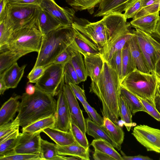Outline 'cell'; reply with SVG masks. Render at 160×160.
I'll return each mask as SVG.
<instances>
[{
    "label": "cell",
    "mask_w": 160,
    "mask_h": 160,
    "mask_svg": "<svg viewBox=\"0 0 160 160\" xmlns=\"http://www.w3.org/2000/svg\"><path fill=\"white\" fill-rule=\"evenodd\" d=\"M124 14L112 13L103 17L97 22H91L83 18L75 17L72 27L93 43L100 52L114 37L130 28Z\"/></svg>",
    "instance_id": "cell-1"
},
{
    "label": "cell",
    "mask_w": 160,
    "mask_h": 160,
    "mask_svg": "<svg viewBox=\"0 0 160 160\" xmlns=\"http://www.w3.org/2000/svg\"><path fill=\"white\" fill-rule=\"evenodd\" d=\"M121 87L118 73L104 61L98 82H91L89 88L90 92L96 95L102 102L103 118H108L116 124L119 117Z\"/></svg>",
    "instance_id": "cell-2"
},
{
    "label": "cell",
    "mask_w": 160,
    "mask_h": 160,
    "mask_svg": "<svg viewBox=\"0 0 160 160\" xmlns=\"http://www.w3.org/2000/svg\"><path fill=\"white\" fill-rule=\"evenodd\" d=\"M18 114L20 126L25 127L31 123L51 115H55L57 101L53 97L36 88L35 93L26 92L21 96Z\"/></svg>",
    "instance_id": "cell-3"
},
{
    "label": "cell",
    "mask_w": 160,
    "mask_h": 160,
    "mask_svg": "<svg viewBox=\"0 0 160 160\" xmlns=\"http://www.w3.org/2000/svg\"><path fill=\"white\" fill-rule=\"evenodd\" d=\"M75 32L72 26L63 27L43 35L33 67H46L52 64L57 56L71 44Z\"/></svg>",
    "instance_id": "cell-4"
},
{
    "label": "cell",
    "mask_w": 160,
    "mask_h": 160,
    "mask_svg": "<svg viewBox=\"0 0 160 160\" xmlns=\"http://www.w3.org/2000/svg\"><path fill=\"white\" fill-rule=\"evenodd\" d=\"M43 37L38 16L31 22L13 31L6 49L22 52L26 54L34 52L38 53Z\"/></svg>",
    "instance_id": "cell-5"
},
{
    "label": "cell",
    "mask_w": 160,
    "mask_h": 160,
    "mask_svg": "<svg viewBox=\"0 0 160 160\" xmlns=\"http://www.w3.org/2000/svg\"><path fill=\"white\" fill-rule=\"evenodd\" d=\"M158 81L155 72L145 73L136 69L123 78L121 85L156 107L154 98Z\"/></svg>",
    "instance_id": "cell-6"
},
{
    "label": "cell",
    "mask_w": 160,
    "mask_h": 160,
    "mask_svg": "<svg viewBox=\"0 0 160 160\" xmlns=\"http://www.w3.org/2000/svg\"><path fill=\"white\" fill-rule=\"evenodd\" d=\"M40 7L32 5H14L8 3L4 21L13 30L31 22L38 16Z\"/></svg>",
    "instance_id": "cell-7"
},
{
    "label": "cell",
    "mask_w": 160,
    "mask_h": 160,
    "mask_svg": "<svg viewBox=\"0 0 160 160\" xmlns=\"http://www.w3.org/2000/svg\"><path fill=\"white\" fill-rule=\"evenodd\" d=\"M64 65L52 64L45 67L44 74L36 83V88L53 97L58 94L63 79Z\"/></svg>",
    "instance_id": "cell-8"
},
{
    "label": "cell",
    "mask_w": 160,
    "mask_h": 160,
    "mask_svg": "<svg viewBox=\"0 0 160 160\" xmlns=\"http://www.w3.org/2000/svg\"><path fill=\"white\" fill-rule=\"evenodd\" d=\"M134 32L140 49L152 72L160 57V43L150 34L138 28Z\"/></svg>",
    "instance_id": "cell-9"
},
{
    "label": "cell",
    "mask_w": 160,
    "mask_h": 160,
    "mask_svg": "<svg viewBox=\"0 0 160 160\" xmlns=\"http://www.w3.org/2000/svg\"><path fill=\"white\" fill-rule=\"evenodd\" d=\"M132 134L147 151L160 153V129L140 125L134 128Z\"/></svg>",
    "instance_id": "cell-10"
},
{
    "label": "cell",
    "mask_w": 160,
    "mask_h": 160,
    "mask_svg": "<svg viewBox=\"0 0 160 160\" xmlns=\"http://www.w3.org/2000/svg\"><path fill=\"white\" fill-rule=\"evenodd\" d=\"M65 82L63 79L59 88L55 115L56 122L54 128L65 131H70L71 117L68 102L63 89Z\"/></svg>",
    "instance_id": "cell-11"
},
{
    "label": "cell",
    "mask_w": 160,
    "mask_h": 160,
    "mask_svg": "<svg viewBox=\"0 0 160 160\" xmlns=\"http://www.w3.org/2000/svg\"><path fill=\"white\" fill-rule=\"evenodd\" d=\"M39 7L64 26H72L75 17V11L73 8L61 7L55 0H42Z\"/></svg>",
    "instance_id": "cell-12"
},
{
    "label": "cell",
    "mask_w": 160,
    "mask_h": 160,
    "mask_svg": "<svg viewBox=\"0 0 160 160\" xmlns=\"http://www.w3.org/2000/svg\"><path fill=\"white\" fill-rule=\"evenodd\" d=\"M41 132H22L14 150V154H40Z\"/></svg>",
    "instance_id": "cell-13"
},
{
    "label": "cell",
    "mask_w": 160,
    "mask_h": 160,
    "mask_svg": "<svg viewBox=\"0 0 160 160\" xmlns=\"http://www.w3.org/2000/svg\"><path fill=\"white\" fill-rule=\"evenodd\" d=\"M63 89L69 108L71 123L77 126L84 133H86L85 120L76 97L69 84L64 83Z\"/></svg>",
    "instance_id": "cell-14"
},
{
    "label": "cell",
    "mask_w": 160,
    "mask_h": 160,
    "mask_svg": "<svg viewBox=\"0 0 160 160\" xmlns=\"http://www.w3.org/2000/svg\"><path fill=\"white\" fill-rule=\"evenodd\" d=\"M134 34V30L131 31L130 28L114 37L100 52L104 60L108 63L114 54L117 51L122 50Z\"/></svg>",
    "instance_id": "cell-15"
},
{
    "label": "cell",
    "mask_w": 160,
    "mask_h": 160,
    "mask_svg": "<svg viewBox=\"0 0 160 160\" xmlns=\"http://www.w3.org/2000/svg\"><path fill=\"white\" fill-rule=\"evenodd\" d=\"M74 29V35L70 45L73 49L79 52L84 56L101 54L99 49L96 45L79 31Z\"/></svg>",
    "instance_id": "cell-16"
},
{
    "label": "cell",
    "mask_w": 160,
    "mask_h": 160,
    "mask_svg": "<svg viewBox=\"0 0 160 160\" xmlns=\"http://www.w3.org/2000/svg\"><path fill=\"white\" fill-rule=\"evenodd\" d=\"M84 57L87 75L90 78L92 82L96 83L102 71L104 61L101 54Z\"/></svg>",
    "instance_id": "cell-17"
},
{
    "label": "cell",
    "mask_w": 160,
    "mask_h": 160,
    "mask_svg": "<svg viewBox=\"0 0 160 160\" xmlns=\"http://www.w3.org/2000/svg\"><path fill=\"white\" fill-rule=\"evenodd\" d=\"M131 0H101L94 17L112 13H122Z\"/></svg>",
    "instance_id": "cell-18"
},
{
    "label": "cell",
    "mask_w": 160,
    "mask_h": 160,
    "mask_svg": "<svg viewBox=\"0 0 160 160\" xmlns=\"http://www.w3.org/2000/svg\"><path fill=\"white\" fill-rule=\"evenodd\" d=\"M26 66L24 65L19 67L16 62L0 74L8 89L17 87L23 77Z\"/></svg>",
    "instance_id": "cell-19"
},
{
    "label": "cell",
    "mask_w": 160,
    "mask_h": 160,
    "mask_svg": "<svg viewBox=\"0 0 160 160\" xmlns=\"http://www.w3.org/2000/svg\"><path fill=\"white\" fill-rule=\"evenodd\" d=\"M159 11H158L132 19L130 23L135 28L139 29L144 32L152 34L155 32L159 17Z\"/></svg>",
    "instance_id": "cell-20"
},
{
    "label": "cell",
    "mask_w": 160,
    "mask_h": 160,
    "mask_svg": "<svg viewBox=\"0 0 160 160\" xmlns=\"http://www.w3.org/2000/svg\"><path fill=\"white\" fill-rule=\"evenodd\" d=\"M21 96L11 97L2 105L0 110V126L13 120L18 112L20 102L18 100Z\"/></svg>",
    "instance_id": "cell-21"
},
{
    "label": "cell",
    "mask_w": 160,
    "mask_h": 160,
    "mask_svg": "<svg viewBox=\"0 0 160 160\" xmlns=\"http://www.w3.org/2000/svg\"><path fill=\"white\" fill-rule=\"evenodd\" d=\"M128 42L129 49L137 69L145 73H152L140 49L135 33Z\"/></svg>",
    "instance_id": "cell-22"
},
{
    "label": "cell",
    "mask_w": 160,
    "mask_h": 160,
    "mask_svg": "<svg viewBox=\"0 0 160 160\" xmlns=\"http://www.w3.org/2000/svg\"><path fill=\"white\" fill-rule=\"evenodd\" d=\"M57 149L58 154L60 155L76 157L82 160H90L89 150L86 149L76 142L63 146L57 144Z\"/></svg>",
    "instance_id": "cell-23"
},
{
    "label": "cell",
    "mask_w": 160,
    "mask_h": 160,
    "mask_svg": "<svg viewBox=\"0 0 160 160\" xmlns=\"http://www.w3.org/2000/svg\"><path fill=\"white\" fill-rule=\"evenodd\" d=\"M87 133L95 139H101L111 143L114 148L120 150V148L110 137L102 126L94 122L90 118L85 119Z\"/></svg>",
    "instance_id": "cell-24"
},
{
    "label": "cell",
    "mask_w": 160,
    "mask_h": 160,
    "mask_svg": "<svg viewBox=\"0 0 160 160\" xmlns=\"http://www.w3.org/2000/svg\"><path fill=\"white\" fill-rule=\"evenodd\" d=\"M42 132L59 146L67 145L76 142L70 130L67 132L54 128H49L43 130Z\"/></svg>",
    "instance_id": "cell-25"
},
{
    "label": "cell",
    "mask_w": 160,
    "mask_h": 160,
    "mask_svg": "<svg viewBox=\"0 0 160 160\" xmlns=\"http://www.w3.org/2000/svg\"><path fill=\"white\" fill-rule=\"evenodd\" d=\"M38 19L40 29L43 35L59 28L65 27L40 7Z\"/></svg>",
    "instance_id": "cell-26"
},
{
    "label": "cell",
    "mask_w": 160,
    "mask_h": 160,
    "mask_svg": "<svg viewBox=\"0 0 160 160\" xmlns=\"http://www.w3.org/2000/svg\"><path fill=\"white\" fill-rule=\"evenodd\" d=\"M120 97L127 103L132 115L140 111L148 113L137 96L121 85Z\"/></svg>",
    "instance_id": "cell-27"
},
{
    "label": "cell",
    "mask_w": 160,
    "mask_h": 160,
    "mask_svg": "<svg viewBox=\"0 0 160 160\" xmlns=\"http://www.w3.org/2000/svg\"><path fill=\"white\" fill-rule=\"evenodd\" d=\"M102 126L111 139L121 148L124 139V133L121 127L106 117L103 118Z\"/></svg>",
    "instance_id": "cell-28"
},
{
    "label": "cell",
    "mask_w": 160,
    "mask_h": 160,
    "mask_svg": "<svg viewBox=\"0 0 160 160\" xmlns=\"http://www.w3.org/2000/svg\"><path fill=\"white\" fill-rule=\"evenodd\" d=\"M128 41L122 49V74L120 79L121 83L126 76L137 69L129 49Z\"/></svg>",
    "instance_id": "cell-29"
},
{
    "label": "cell",
    "mask_w": 160,
    "mask_h": 160,
    "mask_svg": "<svg viewBox=\"0 0 160 160\" xmlns=\"http://www.w3.org/2000/svg\"><path fill=\"white\" fill-rule=\"evenodd\" d=\"M26 54L23 52L8 49L0 52V74L17 62L21 57Z\"/></svg>",
    "instance_id": "cell-30"
},
{
    "label": "cell",
    "mask_w": 160,
    "mask_h": 160,
    "mask_svg": "<svg viewBox=\"0 0 160 160\" xmlns=\"http://www.w3.org/2000/svg\"><path fill=\"white\" fill-rule=\"evenodd\" d=\"M56 122L55 115H51L37 120L29 125L22 128V132L35 133L42 132L48 128H54Z\"/></svg>",
    "instance_id": "cell-31"
},
{
    "label": "cell",
    "mask_w": 160,
    "mask_h": 160,
    "mask_svg": "<svg viewBox=\"0 0 160 160\" xmlns=\"http://www.w3.org/2000/svg\"><path fill=\"white\" fill-rule=\"evenodd\" d=\"M40 156L42 160H63L62 155L58 154L57 144L41 139Z\"/></svg>",
    "instance_id": "cell-32"
},
{
    "label": "cell",
    "mask_w": 160,
    "mask_h": 160,
    "mask_svg": "<svg viewBox=\"0 0 160 160\" xmlns=\"http://www.w3.org/2000/svg\"><path fill=\"white\" fill-rule=\"evenodd\" d=\"M91 145L94 151L104 153L113 158L115 160H123L122 156L114 149V147L107 141L101 139H94Z\"/></svg>",
    "instance_id": "cell-33"
},
{
    "label": "cell",
    "mask_w": 160,
    "mask_h": 160,
    "mask_svg": "<svg viewBox=\"0 0 160 160\" xmlns=\"http://www.w3.org/2000/svg\"><path fill=\"white\" fill-rule=\"evenodd\" d=\"M70 62L82 82L85 81L88 76L82 54L74 50Z\"/></svg>",
    "instance_id": "cell-34"
},
{
    "label": "cell",
    "mask_w": 160,
    "mask_h": 160,
    "mask_svg": "<svg viewBox=\"0 0 160 160\" xmlns=\"http://www.w3.org/2000/svg\"><path fill=\"white\" fill-rule=\"evenodd\" d=\"M119 117L124 122L127 130L129 131L131 127L136 125V124L132 122V115L129 107L121 97L119 102Z\"/></svg>",
    "instance_id": "cell-35"
},
{
    "label": "cell",
    "mask_w": 160,
    "mask_h": 160,
    "mask_svg": "<svg viewBox=\"0 0 160 160\" xmlns=\"http://www.w3.org/2000/svg\"><path fill=\"white\" fill-rule=\"evenodd\" d=\"M142 8L132 18L135 19L160 10V0H142Z\"/></svg>",
    "instance_id": "cell-36"
},
{
    "label": "cell",
    "mask_w": 160,
    "mask_h": 160,
    "mask_svg": "<svg viewBox=\"0 0 160 160\" xmlns=\"http://www.w3.org/2000/svg\"><path fill=\"white\" fill-rule=\"evenodd\" d=\"M101 0H66L68 4L77 10L88 11L99 4Z\"/></svg>",
    "instance_id": "cell-37"
},
{
    "label": "cell",
    "mask_w": 160,
    "mask_h": 160,
    "mask_svg": "<svg viewBox=\"0 0 160 160\" xmlns=\"http://www.w3.org/2000/svg\"><path fill=\"white\" fill-rule=\"evenodd\" d=\"M63 78L65 83L67 84H78L82 82L70 61L64 65Z\"/></svg>",
    "instance_id": "cell-38"
},
{
    "label": "cell",
    "mask_w": 160,
    "mask_h": 160,
    "mask_svg": "<svg viewBox=\"0 0 160 160\" xmlns=\"http://www.w3.org/2000/svg\"><path fill=\"white\" fill-rule=\"evenodd\" d=\"M13 30L6 23L4 20L0 22V51L6 49Z\"/></svg>",
    "instance_id": "cell-39"
},
{
    "label": "cell",
    "mask_w": 160,
    "mask_h": 160,
    "mask_svg": "<svg viewBox=\"0 0 160 160\" xmlns=\"http://www.w3.org/2000/svg\"><path fill=\"white\" fill-rule=\"evenodd\" d=\"M19 139V135L17 138L8 139L0 143V157L14 154V150Z\"/></svg>",
    "instance_id": "cell-40"
},
{
    "label": "cell",
    "mask_w": 160,
    "mask_h": 160,
    "mask_svg": "<svg viewBox=\"0 0 160 160\" xmlns=\"http://www.w3.org/2000/svg\"><path fill=\"white\" fill-rule=\"evenodd\" d=\"M71 132L75 141L87 149L89 150V143L86 136L81 129L74 124L71 123Z\"/></svg>",
    "instance_id": "cell-41"
},
{
    "label": "cell",
    "mask_w": 160,
    "mask_h": 160,
    "mask_svg": "<svg viewBox=\"0 0 160 160\" xmlns=\"http://www.w3.org/2000/svg\"><path fill=\"white\" fill-rule=\"evenodd\" d=\"M142 8V0H131L127 5L124 14L125 18H133Z\"/></svg>",
    "instance_id": "cell-42"
},
{
    "label": "cell",
    "mask_w": 160,
    "mask_h": 160,
    "mask_svg": "<svg viewBox=\"0 0 160 160\" xmlns=\"http://www.w3.org/2000/svg\"><path fill=\"white\" fill-rule=\"evenodd\" d=\"M108 63L118 73L120 81L122 74V50L115 52Z\"/></svg>",
    "instance_id": "cell-43"
},
{
    "label": "cell",
    "mask_w": 160,
    "mask_h": 160,
    "mask_svg": "<svg viewBox=\"0 0 160 160\" xmlns=\"http://www.w3.org/2000/svg\"><path fill=\"white\" fill-rule=\"evenodd\" d=\"M0 160H42L39 154H14L0 157Z\"/></svg>",
    "instance_id": "cell-44"
},
{
    "label": "cell",
    "mask_w": 160,
    "mask_h": 160,
    "mask_svg": "<svg viewBox=\"0 0 160 160\" xmlns=\"http://www.w3.org/2000/svg\"><path fill=\"white\" fill-rule=\"evenodd\" d=\"M74 51L69 45L57 56L52 64H64L70 61Z\"/></svg>",
    "instance_id": "cell-45"
},
{
    "label": "cell",
    "mask_w": 160,
    "mask_h": 160,
    "mask_svg": "<svg viewBox=\"0 0 160 160\" xmlns=\"http://www.w3.org/2000/svg\"><path fill=\"white\" fill-rule=\"evenodd\" d=\"M19 120L17 117L11 122L0 126V138L9 133L19 129Z\"/></svg>",
    "instance_id": "cell-46"
},
{
    "label": "cell",
    "mask_w": 160,
    "mask_h": 160,
    "mask_svg": "<svg viewBox=\"0 0 160 160\" xmlns=\"http://www.w3.org/2000/svg\"><path fill=\"white\" fill-rule=\"evenodd\" d=\"M45 68L43 66L33 67L27 76L28 83H36L44 74Z\"/></svg>",
    "instance_id": "cell-47"
},
{
    "label": "cell",
    "mask_w": 160,
    "mask_h": 160,
    "mask_svg": "<svg viewBox=\"0 0 160 160\" xmlns=\"http://www.w3.org/2000/svg\"><path fill=\"white\" fill-rule=\"evenodd\" d=\"M76 98L82 104L84 109H86L87 102L84 90L77 84L70 83L69 84Z\"/></svg>",
    "instance_id": "cell-48"
},
{
    "label": "cell",
    "mask_w": 160,
    "mask_h": 160,
    "mask_svg": "<svg viewBox=\"0 0 160 160\" xmlns=\"http://www.w3.org/2000/svg\"><path fill=\"white\" fill-rule=\"evenodd\" d=\"M137 97L148 112V114L156 120L160 121V113L156 108L147 101L138 96Z\"/></svg>",
    "instance_id": "cell-49"
},
{
    "label": "cell",
    "mask_w": 160,
    "mask_h": 160,
    "mask_svg": "<svg viewBox=\"0 0 160 160\" xmlns=\"http://www.w3.org/2000/svg\"><path fill=\"white\" fill-rule=\"evenodd\" d=\"M85 111L87 113L89 118L92 121L100 126L103 123V118L100 116L93 108L89 104L86 103V109Z\"/></svg>",
    "instance_id": "cell-50"
},
{
    "label": "cell",
    "mask_w": 160,
    "mask_h": 160,
    "mask_svg": "<svg viewBox=\"0 0 160 160\" xmlns=\"http://www.w3.org/2000/svg\"><path fill=\"white\" fill-rule=\"evenodd\" d=\"M42 0H8V3L14 5H32L40 6Z\"/></svg>",
    "instance_id": "cell-51"
},
{
    "label": "cell",
    "mask_w": 160,
    "mask_h": 160,
    "mask_svg": "<svg viewBox=\"0 0 160 160\" xmlns=\"http://www.w3.org/2000/svg\"><path fill=\"white\" fill-rule=\"evenodd\" d=\"M155 107L160 113V79L158 78V81L154 98Z\"/></svg>",
    "instance_id": "cell-52"
},
{
    "label": "cell",
    "mask_w": 160,
    "mask_h": 160,
    "mask_svg": "<svg viewBox=\"0 0 160 160\" xmlns=\"http://www.w3.org/2000/svg\"><path fill=\"white\" fill-rule=\"evenodd\" d=\"M93 159L95 160H114L113 158L102 152L94 151L93 155Z\"/></svg>",
    "instance_id": "cell-53"
},
{
    "label": "cell",
    "mask_w": 160,
    "mask_h": 160,
    "mask_svg": "<svg viewBox=\"0 0 160 160\" xmlns=\"http://www.w3.org/2000/svg\"><path fill=\"white\" fill-rule=\"evenodd\" d=\"M8 0H0V22L3 21L6 15Z\"/></svg>",
    "instance_id": "cell-54"
},
{
    "label": "cell",
    "mask_w": 160,
    "mask_h": 160,
    "mask_svg": "<svg viewBox=\"0 0 160 160\" xmlns=\"http://www.w3.org/2000/svg\"><path fill=\"white\" fill-rule=\"evenodd\" d=\"M121 152L123 156H122L123 160H152V159L149 157L146 156L138 155L137 156H127L122 151Z\"/></svg>",
    "instance_id": "cell-55"
},
{
    "label": "cell",
    "mask_w": 160,
    "mask_h": 160,
    "mask_svg": "<svg viewBox=\"0 0 160 160\" xmlns=\"http://www.w3.org/2000/svg\"><path fill=\"white\" fill-rule=\"evenodd\" d=\"M151 35L160 43V37L154 33ZM154 72L160 79V57L156 64Z\"/></svg>",
    "instance_id": "cell-56"
},
{
    "label": "cell",
    "mask_w": 160,
    "mask_h": 160,
    "mask_svg": "<svg viewBox=\"0 0 160 160\" xmlns=\"http://www.w3.org/2000/svg\"><path fill=\"white\" fill-rule=\"evenodd\" d=\"M36 89V87L35 85H34L31 83H28L25 88V92L28 94L32 95L35 93Z\"/></svg>",
    "instance_id": "cell-57"
},
{
    "label": "cell",
    "mask_w": 160,
    "mask_h": 160,
    "mask_svg": "<svg viewBox=\"0 0 160 160\" xmlns=\"http://www.w3.org/2000/svg\"><path fill=\"white\" fill-rule=\"evenodd\" d=\"M8 89L1 77L0 76V94L3 95L5 92Z\"/></svg>",
    "instance_id": "cell-58"
},
{
    "label": "cell",
    "mask_w": 160,
    "mask_h": 160,
    "mask_svg": "<svg viewBox=\"0 0 160 160\" xmlns=\"http://www.w3.org/2000/svg\"><path fill=\"white\" fill-rule=\"evenodd\" d=\"M154 33L160 37V16L158 20L155 32Z\"/></svg>",
    "instance_id": "cell-59"
},
{
    "label": "cell",
    "mask_w": 160,
    "mask_h": 160,
    "mask_svg": "<svg viewBox=\"0 0 160 160\" xmlns=\"http://www.w3.org/2000/svg\"><path fill=\"white\" fill-rule=\"evenodd\" d=\"M63 160H82L80 158L72 156L69 157H66L65 156L62 155Z\"/></svg>",
    "instance_id": "cell-60"
},
{
    "label": "cell",
    "mask_w": 160,
    "mask_h": 160,
    "mask_svg": "<svg viewBox=\"0 0 160 160\" xmlns=\"http://www.w3.org/2000/svg\"><path fill=\"white\" fill-rule=\"evenodd\" d=\"M159 159L160 160V158H159Z\"/></svg>",
    "instance_id": "cell-61"
}]
</instances>
